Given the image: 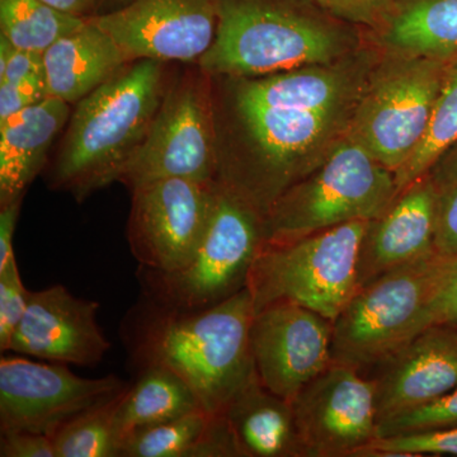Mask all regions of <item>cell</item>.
I'll use <instances>...</instances> for the list:
<instances>
[{"mask_svg":"<svg viewBox=\"0 0 457 457\" xmlns=\"http://www.w3.org/2000/svg\"><path fill=\"white\" fill-rule=\"evenodd\" d=\"M49 97L45 79L0 83V122Z\"/></svg>","mask_w":457,"mask_h":457,"instance_id":"obj_33","label":"cell"},{"mask_svg":"<svg viewBox=\"0 0 457 457\" xmlns=\"http://www.w3.org/2000/svg\"><path fill=\"white\" fill-rule=\"evenodd\" d=\"M212 414L204 409L176 420L146 427L122 442L120 457H187Z\"/></svg>","mask_w":457,"mask_h":457,"instance_id":"obj_27","label":"cell"},{"mask_svg":"<svg viewBox=\"0 0 457 457\" xmlns=\"http://www.w3.org/2000/svg\"><path fill=\"white\" fill-rule=\"evenodd\" d=\"M376 32L386 54L453 59L457 0H398Z\"/></svg>","mask_w":457,"mask_h":457,"instance_id":"obj_22","label":"cell"},{"mask_svg":"<svg viewBox=\"0 0 457 457\" xmlns=\"http://www.w3.org/2000/svg\"><path fill=\"white\" fill-rule=\"evenodd\" d=\"M442 324H457V257L453 258L446 281L442 285L437 296L423 318L420 332L426 328Z\"/></svg>","mask_w":457,"mask_h":457,"instance_id":"obj_36","label":"cell"},{"mask_svg":"<svg viewBox=\"0 0 457 457\" xmlns=\"http://www.w3.org/2000/svg\"><path fill=\"white\" fill-rule=\"evenodd\" d=\"M92 20L129 62H198L215 40L219 0H130Z\"/></svg>","mask_w":457,"mask_h":457,"instance_id":"obj_13","label":"cell"},{"mask_svg":"<svg viewBox=\"0 0 457 457\" xmlns=\"http://www.w3.org/2000/svg\"><path fill=\"white\" fill-rule=\"evenodd\" d=\"M243 457H303L293 404L261 384L257 375L225 409Z\"/></svg>","mask_w":457,"mask_h":457,"instance_id":"obj_21","label":"cell"},{"mask_svg":"<svg viewBox=\"0 0 457 457\" xmlns=\"http://www.w3.org/2000/svg\"><path fill=\"white\" fill-rule=\"evenodd\" d=\"M125 390L66 422L53 436L56 457H120L116 416Z\"/></svg>","mask_w":457,"mask_h":457,"instance_id":"obj_26","label":"cell"},{"mask_svg":"<svg viewBox=\"0 0 457 457\" xmlns=\"http://www.w3.org/2000/svg\"><path fill=\"white\" fill-rule=\"evenodd\" d=\"M187 457H243L236 435L224 414H212Z\"/></svg>","mask_w":457,"mask_h":457,"instance_id":"obj_32","label":"cell"},{"mask_svg":"<svg viewBox=\"0 0 457 457\" xmlns=\"http://www.w3.org/2000/svg\"><path fill=\"white\" fill-rule=\"evenodd\" d=\"M339 20L378 29L398 0H308Z\"/></svg>","mask_w":457,"mask_h":457,"instance_id":"obj_31","label":"cell"},{"mask_svg":"<svg viewBox=\"0 0 457 457\" xmlns=\"http://www.w3.org/2000/svg\"><path fill=\"white\" fill-rule=\"evenodd\" d=\"M370 68L361 60L302 66L258 78H231L234 102L251 106L297 110H353Z\"/></svg>","mask_w":457,"mask_h":457,"instance_id":"obj_18","label":"cell"},{"mask_svg":"<svg viewBox=\"0 0 457 457\" xmlns=\"http://www.w3.org/2000/svg\"><path fill=\"white\" fill-rule=\"evenodd\" d=\"M398 196L395 176L348 135L264 215V243L279 245L351 221L380 218Z\"/></svg>","mask_w":457,"mask_h":457,"instance_id":"obj_4","label":"cell"},{"mask_svg":"<svg viewBox=\"0 0 457 457\" xmlns=\"http://www.w3.org/2000/svg\"><path fill=\"white\" fill-rule=\"evenodd\" d=\"M263 245L264 216L218 183L212 220L192 260L170 272L140 267L146 302L179 312L218 305L246 288Z\"/></svg>","mask_w":457,"mask_h":457,"instance_id":"obj_7","label":"cell"},{"mask_svg":"<svg viewBox=\"0 0 457 457\" xmlns=\"http://www.w3.org/2000/svg\"><path fill=\"white\" fill-rule=\"evenodd\" d=\"M378 425L457 387V327L426 328L375 365Z\"/></svg>","mask_w":457,"mask_h":457,"instance_id":"obj_16","label":"cell"},{"mask_svg":"<svg viewBox=\"0 0 457 457\" xmlns=\"http://www.w3.org/2000/svg\"><path fill=\"white\" fill-rule=\"evenodd\" d=\"M453 326H456V327H457V324H453Z\"/></svg>","mask_w":457,"mask_h":457,"instance_id":"obj_41","label":"cell"},{"mask_svg":"<svg viewBox=\"0 0 457 457\" xmlns=\"http://www.w3.org/2000/svg\"><path fill=\"white\" fill-rule=\"evenodd\" d=\"M254 308L248 288L212 308L179 312L146 302L130 333L141 368L163 366L196 394L209 414H224L255 378L251 348Z\"/></svg>","mask_w":457,"mask_h":457,"instance_id":"obj_1","label":"cell"},{"mask_svg":"<svg viewBox=\"0 0 457 457\" xmlns=\"http://www.w3.org/2000/svg\"><path fill=\"white\" fill-rule=\"evenodd\" d=\"M436 251L457 257V182L441 189Z\"/></svg>","mask_w":457,"mask_h":457,"instance_id":"obj_35","label":"cell"},{"mask_svg":"<svg viewBox=\"0 0 457 457\" xmlns=\"http://www.w3.org/2000/svg\"><path fill=\"white\" fill-rule=\"evenodd\" d=\"M128 242L141 269L170 272L192 260L203 242L218 183L154 180L132 189Z\"/></svg>","mask_w":457,"mask_h":457,"instance_id":"obj_10","label":"cell"},{"mask_svg":"<svg viewBox=\"0 0 457 457\" xmlns=\"http://www.w3.org/2000/svg\"><path fill=\"white\" fill-rule=\"evenodd\" d=\"M441 188L431 174L411 183L389 209L370 221L357 257V285L371 284L396 267L435 253Z\"/></svg>","mask_w":457,"mask_h":457,"instance_id":"obj_17","label":"cell"},{"mask_svg":"<svg viewBox=\"0 0 457 457\" xmlns=\"http://www.w3.org/2000/svg\"><path fill=\"white\" fill-rule=\"evenodd\" d=\"M449 62L386 54L370 71L348 137L394 174L402 170L428 130Z\"/></svg>","mask_w":457,"mask_h":457,"instance_id":"obj_8","label":"cell"},{"mask_svg":"<svg viewBox=\"0 0 457 457\" xmlns=\"http://www.w3.org/2000/svg\"><path fill=\"white\" fill-rule=\"evenodd\" d=\"M370 221H351L293 242L264 243L249 272L254 312L293 303L335 321L357 285V257Z\"/></svg>","mask_w":457,"mask_h":457,"instance_id":"obj_6","label":"cell"},{"mask_svg":"<svg viewBox=\"0 0 457 457\" xmlns=\"http://www.w3.org/2000/svg\"><path fill=\"white\" fill-rule=\"evenodd\" d=\"M167 62H129L104 86L74 104L53 164L49 185L77 201L120 182L145 139L170 88Z\"/></svg>","mask_w":457,"mask_h":457,"instance_id":"obj_2","label":"cell"},{"mask_svg":"<svg viewBox=\"0 0 457 457\" xmlns=\"http://www.w3.org/2000/svg\"><path fill=\"white\" fill-rule=\"evenodd\" d=\"M341 29L279 0H219L218 29L197 66L212 78H258L343 59Z\"/></svg>","mask_w":457,"mask_h":457,"instance_id":"obj_3","label":"cell"},{"mask_svg":"<svg viewBox=\"0 0 457 457\" xmlns=\"http://www.w3.org/2000/svg\"><path fill=\"white\" fill-rule=\"evenodd\" d=\"M44 2L62 13L84 18V20H89L98 14V0H44Z\"/></svg>","mask_w":457,"mask_h":457,"instance_id":"obj_40","label":"cell"},{"mask_svg":"<svg viewBox=\"0 0 457 457\" xmlns=\"http://www.w3.org/2000/svg\"><path fill=\"white\" fill-rule=\"evenodd\" d=\"M428 174L441 189L457 182V143L441 156Z\"/></svg>","mask_w":457,"mask_h":457,"instance_id":"obj_39","label":"cell"},{"mask_svg":"<svg viewBox=\"0 0 457 457\" xmlns=\"http://www.w3.org/2000/svg\"><path fill=\"white\" fill-rule=\"evenodd\" d=\"M332 320L296 303H270L254 312L251 348L258 380L293 402L332 365Z\"/></svg>","mask_w":457,"mask_h":457,"instance_id":"obj_14","label":"cell"},{"mask_svg":"<svg viewBox=\"0 0 457 457\" xmlns=\"http://www.w3.org/2000/svg\"><path fill=\"white\" fill-rule=\"evenodd\" d=\"M99 303L62 285L29 290V303L9 351L50 362L96 366L111 343L99 327Z\"/></svg>","mask_w":457,"mask_h":457,"instance_id":"obj_15","label":"cell"},{"mask_svg":"<svg viewBox=\"0 0 457 457\" xmlns=\"http://www.w3.org/2000/svg\"><path fill=\"white\" fill-rule=\"evenodd\" d=\"M457 456V428L375 438L356 457Z\"/></svg>","mask_w":457,"mask_h":457,"instance_id":"obj_28","label":"cell"},{"mask_svg":"<svg viewBox=\"0 0 457 457\" xmlns=\"http://www.w3.org/2000/svg\"><path fill=\"white\" fill-rule=\"evenodd\" d=\"M303 457H356L378 437L375 383L333 363L291 402Z\"/></svg>","mask_w":457,"mask_h":457,"instance_id":"obj_12","label":"cell"},{"mask_svg":"<svg viewBox=\"0 0 457 457\" xmlns=\"http://www.w3.org/2000/svg\"><path fill=\"white\" fill-rule=\"evenodd\" d=\"M139 378L123 393L116 416L120 449L139 429L176 420L203 409L191 386L163 366L140 369Z\"/></svg>","mask_w":457,"mask_h":457,"instance_id":"obj_23","label":"cell"},{"mask_svg":"<svg viewBox=\"0 0 457 457\" xmlns=\"http://www.w3.org/2000/svg\"><path fill=\"white\" fill-rule=\"evenodd\" d=\"M98 2H99V0H98Z\"/></svg>","mask_w":457,"mask_h":457,"instance_id":"obj_42","label":"cell"},{"mask_svg":"<svg viewBox=\"0 0 457 457\" xmlns=\"http://www.w3.org/2000/svg\"><path fill=\"white\" fill-rule=\"evenodd\" d=\"M29 303V290L23 285L17 258L0 269V351H9Z\"/></svg>","mask_w":457,"mask_h":457,"instance_id":"obj_30","label":"cell"},{"mask_svg":"<svg viewBox=\"0 0 457 457\" xmlns=\"http://www.w3.org/2000/svg\"><path fill=\"white\" fill-rule=\"evenodd\" d=\"M49 97L77 104L129 64L119 45L89 18L44 53Z\"/></svg>","mask_w":457,"mask_h":457,"instance_id":"obj_20","label":"cell"},{"mask_svg":"<svg viewBox=\"0 0 457 457\" xmlns=\"http://www.w3.org/2000/svg\"><path fill=\"white\" fill-rule=\"evenodd\" d=\"M2 457H56L51 436L40 433L9 431L0 433Z\"/></svg>","mask_w":457,"mask_h":457,"instance_id":"obj_34","label":"cell"},{"mask_svg":"<svg viewBox=\"0 0 457 457\" xmlns=\"http://www.w3.org/2000/svg\"><path fill=\"white\" fill-rule=\"evenodd\" d=\"M87 21L62 13L44 0H0V35L17 49L44 54Z\"/></svg>","mask_w":457,"mask_h":457,"instance_id":"obj_24","label":"cell"},{"mask_svg":"<svg viewBox=\"0 0 457 457\" xmlns=\"http://www.w3.org/2000/svg\"><path fill=\"white\" fill-rule=\"evenodd\" d=\"M114 375L86 378L66 363L0 360V432L54 435L78 414L126 389Z\"/></svg>","mask_w":457,"mask_h":457,"instance_id":"obj_11","label":"cell"},{"mask_svg":"<svg viewBox=\"0 0 457 457\" xmlns=\"http://www.w3.org/2000/svg\"><path fill=\"white\" fill-rule=\"evenodd\" d=\"M453 258L435 252L360 288L333 321V363L372 369L417 336Z\"/></svg>","mask_w":457,"mask_h":457,"instance_id":"obj_5","label":"cell"},{"mask_svg":"<svg viewBox=\"0 0 457 457\" xmlns=\"http://www.w3.org/2000/svg\"><path fill=\"white\" fill-rule=\"evenodd\" d=\"M450 428H457V387L429 404L378 423L376 438Z\"/></svg>","mask_w":457,"mask_h":457,"instance_id":"obj_29","label":"cell"},{"mask_svg":"<svg viewBox=\"0 0 457 457\" xmlns=\"http://www.w3.org/2000/svg\"><path fill=\"white\" fill-rule=\"evenodd\" d=\"M71 114V104L46 97L0 122V206L25 197Z\"/></svg>","mask_w":457,"mask_h":457,"instance_id":"obj_19","label":"cell"},{"mask_svg":"<svg viewBox=\"0 0 457 457\" xmlns=\"http://www.w3.org/2000/svg\"><path fill=\"white\" fill-rule=\"evenodd\" d=\"M22 201L23 198H20L14 203L0 206V269L16 257L13 240Z\"/></svg>","mask_w":457,"mask_h":457,"instance_id":"obj_38","label":"cell"},{"mask_svg":"<svg viewBox=\"0 0 457 457\" xmlns=\"http://www.w3.org/2000/svg\"><path fill=\"white\" fill-rule=\"evenodd\" d=\"M457 143V56L447 64L431 122L422 143L402 170L396 171L398 195L427 176L441 156Z\"/></svg>","mask_w":457,"mask_h":457,"instance_id":"obj_25","label":"cell"},{"mask_svg":"<svg viewBox=\"0 0 457 457\" xmlns=\"http://www.w3.org/2000/svg\"><path fill=\"white\" fill-rule=\"evenodd\" d=\"M212 79L197 66L170 84L120 182L131 191L167 179L216 182L218 130Z\"/></svg>","mask_w":457,"mask_h":457,"instance_id":"obj_9","label":"cell"},{"mask_svg":"<svg viewBox=\"0 0 457 457\" xmlns=\"http://www.w3.org/2000/svg\"><path fill=\"white\" fill-rule=\"evenodd\" d=\"M31 79H45L44 54L16 47L9 56L7 64L0 69V83H18Z\"/></svg>","mask_w":457,"mask_h":457,"instance_id":"obj_37","label":"cell"}]
</instances>
